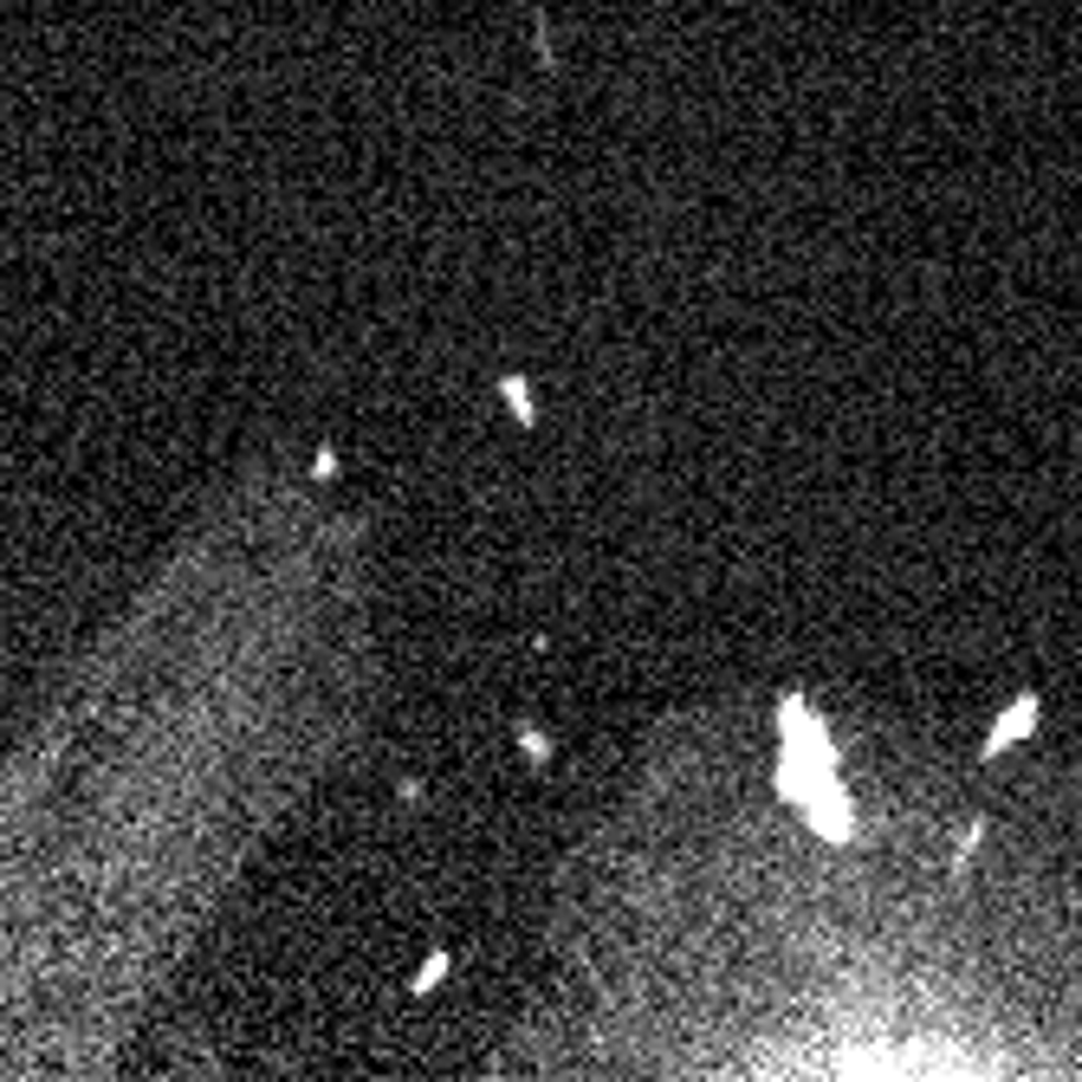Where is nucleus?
<instances>
[{
  "label": "nucleus",
  "instance_id": "2",
  "mask_svg": "<svg viewBox=\"0 0 1082 1082\" xmlns=\"http://www.w3.org/2000/svg\"><path fill=\"white\" fill-rule=\"evenodd\" d=\"M500 396L512 402V415H519V422H532V389H525L519 376H505V383H500Z\"/></svg>",
  "mask_w": 1082,
  "mask_h": 1082
},
{
  "label": "nucleus",
  "instance_id": "1",
  "mask_svg": "<svg viewBox=\"0 0 1082 1082\" xmlns=\"http://www.w3.org/2000/svg\"><path fill=\"white\" fill-rule=\"evenodd\" d=\"M1037 726V701L1024 694V701H1011V714L999 726H992V739H986V752H1005V739H1017V732H1030Z\"/></svg>",
  "mask_w": 1082,
  "mask_h": 1082
},
{
  "label": "nucleus",
  "instance_id": "3",
  "mask_svg": "<svg viewBox=\"0 0 1082 1082\" xmlns=\"http://www.w3.org/2000/svg\"><path fill=\"white\" fill-rule=\"evenodd\" d=\"M441 972H447V953H429V966L415 972V986H409V992H429V986L441 979Z\"/></svg>",
  "mask_w": 1082,
  "mask_h": 1082
}]
</instances>
